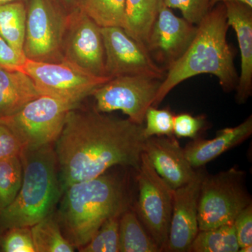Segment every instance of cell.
<instances>
[{
  "label": "cell",
  "instance_id": "cell-1",
  "mask_svg": "<svg viewBox=\"0 0 252 252\" xmlns=\"http://www.w3.org/2000/svg\"><path fill=\"white\" fill-rule=\"evenodd\" d=\"M77 107L67 113L54 145L63 189L114 167L137 171L147 140L144 125L107 115L94 107Z\"/></svg>",
  "mask_w": 252,
  "mask_h": 252
},
{
  "label": "cell",
  "instance_id": "cell-2",
  "mask_svg": "<svg viewBox=\"0 0 252 252\" xmlns=\"http://www.w3.org/2000/svg\"><path fill=\"white\" fill-rule=\"evenodd\" d=\"M110 170L63 189L56 214L63 235L76 250L89 243L106 220L132 208L127 173Z\"/></svg>",
  "mask_w": 252,
  "mask_h": 252
},
{
  "label": "cell",
  "instance_id": "cell-3",
  "mask_svg": "<svg viewBox=\"0 0 252 252\" xmlns=\"http://www.w3.org/2000/svg\"><path fill=\"white\" fill-rule=\"evenodd\" d=\"M228 28L225 4L218 3L197 25L196 34L185 54L165 72L153 107H157L181 83L200 74L217 77L225 92L236 88L238 76L227 41Z\"/></svg>",
  "mask_w": 252,
  "mask_h": 252
},
{
  "label": "cell",
  "instance_id": "cell-4",
  "mask_svg": "<svg viewBox=\"0 0 252 252\" xmlns=\"http://www.w3.org/2000/svg\"><path fill=\"white\" fill-rule=\"evenodd\" d=\"M54 144L21 151L22 185L9 206L0 210V234L15 227H31L56 211L62 196Z\"/></svg>",
  "mask_w": 252,
  "mask_h": 252
},
{
  "label": "cell",
  "instance_id": "cell-5",
  "mask_svg": "<svg viewBox=\"0 0 252 252\" xmlns=\"http://www.w3.org/2000/svg\"><path fill=\"white\" fill-rule=\"evenodd\" d=\"M77 106L63 99L40 95L14 114L0 117V124L14 134L22 150L40 148L55 143L67 113Z\"/></svg>",
  "mask_w": 252,
  "mask_h": 252
},
{
  "label": "cell",
  "instance_id": "cell-6",
  "mask_svg": "<svg viewBox=\"0 0 252 252\" xmlns=\"http://www.w3.org/2000/svg\"><path fill=\"white\" fill-rule=\"evenodd\" d=\"M250 204L245 172L232 167L217 175H204L198 200L199 230L233 223Z\"/></svg>",
  "mask_w": 252,
  "mask_h": 252
},
{
  "label": "cell",
  "instance_id": "cell-7",
  "mask_svg": "<svg viewBox=\"0 0 252 252\" xmlns=\"http://www.w3.org/2000/svg\"><path fill=\"white\" fill-rule=\"evenodd\" d=\"M23 54L46 63L63 61V36L68 14L56 0H27Z\"/></svg>",
  "mask_w": 252,
  "mask_h": 252
},
{
  "label": "cell",
  "instance_id": "cell-8",
  "mask_svg": "<svg viewBox=\"0 0 252 252\" xmlns=\"http://www.w3.org/2000/svg\"><path fill=\"white\" fill-rule=\"evenodd\" d=\"M136 214L149 235L165 251L171 223L174 189L154 170L145 153L137 170Z\"/></svg>",
  "mask_w": 252,
  "mask_h": 252
},
{
  "label": "cell",
  "instance_id": "cell-9",
  "mask_svg": "<svg viewBox=\"0 0 252 252\" xmlns=\"http://www.w3.org/2000/svg\"><path fill=\"white\" fill-rule=\"evenodd\" d=\"M21 70L31 78L40 95L77 104L110 79L92 75L64 61L46 63L27 59Z\"/></svg>",
  "mask_w": 252,
  "mask_h": 252
},
{
  "label": "cell",
  "instance_id": "cell-10",
  "mask_svg": "<svg viewBox=\"0 0 252 252\" xmlns=\"http://www.w3.org/2000/svg\"><path fill=\"white\" fill-rule=\"evenodd\" d=\"M162 80L142 76L112 78L91 92L94 107L99 112L121 111L135 124L144 125Z\"/></svg>",
  "mask_w": 252,
  "mask_h": 252
},
{
  "label": "cell",
  "instance_id": "cell-11",
  "mask_svg": "<svg viewBox=\"0 0 252 252\" xmlns=\"http://www.w3.org/2000/svg\"><path fill=\"white\" fill-rule=\"evenodd\" d=\"M62 53L63 61L92 75L107 77L101 28L79 8L68 14Z\"/></svg>",
  "mask_w": 252,
  "mask_h": 252
},
{
  "label": "cell",
  "instance_id": "cell-12",
  "mask_svg": "<svg viewBox=\"0 0 252 252\" xmlns=\"http://www.w3.org/2000/svg\"><path fill=\"white\" fill-rule=\"evenodd\" d=\"M105 51V74L110 78L142 76L162 80L165 71L149 54L147 48L122 28H101Z\"/></svg>",
  "mask_w": 252,
  "mask_h": 252
},
{
  "label": "cell",
  "instance_id": "cell-13",
  "mask_svg": "<svg viewBox=\"0 0 252 252\" xmlns=\"http://www.w3.org/2000/svg\"><path fill=\"white\" fill-rule=\"evenodd\" d=\"M197 26L176 16L162 3L144 46L165 71L180 59L193 41Z\"/></svg>",
  "mask_w": 252,
  "mask_h": 252
},
{
  "label": "cell",
  "instance_id": "cell-14",
  "mask_svg": "<svg viewBox=\"0 0 252 252\" xmlns=\"http://www.w3.org/2000/svg\"><path fill=\"white\" fill-rule=\"evenodd\" d=\"M205 174L196 171L187 185L174 190L171 223L165 251L187 252L199 232L198 210Z\"/></svg>",
  "mask_w": 252,
  "mask_h": 252
},
{
  "label": "cell",
  "instance_id": "cell-15",
  "mask_svg": "<svg viewBox=\"0 0 252 252\" xmlns=\"http://www.w3.org/2000/svg\"><path fill=\"white\" fill-rule=\"evenodd\" d=\"M144 153L156 172L174 190L187 185L196 174L173 136L149 137L144 144Z\"/></svg>",
  "mask_w": 252,
  "mask_h": 252
},
{
  "label": "cell",
  "instance_id": "cell-16",
  "mask_svg": "<svg viewBox=\"0 0 252 252\" xmlns=\"http://www.w3.org/2000/svg\"><path fill=\"white\" fill-rule=\"evenodd\" d=\"M227 22L238 39L241 71L236 88V100L244 104L252 94V7L238 1L223 3Z\"/></svg>",
  "mask_w": 252,
  "mask_h": 252
},
{
  "label": "cell",
  "instance_id": "cell-17",
  "mask_svg": "<svg viewBox=\"0 0 252 252\" xmlns=\"http://www.w3.org/2000/svg\"><path fill=\"white\" fill-rule=\"evenodd\" d=\"M252 133V117L233 127H227L218 132L212 140L197 138L184 149L186 157L193 168L203 166L209 162L236 147L248 139Z\"/></svg>",
  "mask_w": 252,
  "mask_h": 252
},
{
  "label": "cell",
  "instance_id": "cell-18",
  "mask_svg": "<svg viewBox=\"0 0 252 252\" xmlns=\"http://www.w3.org/2000/svg\"><path fill=\"white\" fill-rule=\"evenodd\" d=\"M39 96L28 74L0 66V117L14 114Z\"/></svg>",
  "mask_w": 252,
  "mask_h": 252
},
{
  "label": "cell",
  "instance_id": "cell-19",
  "mask_svg": "<svg viewBox=\"0 0 252 252\" xmlns=\"http://www.w3.org/2000/svg\"><path fill=\"white\" fill-rule=\"evenodd\" d=\"M161 252L135 211L128 209L119 220V252Z\"/></svg>",
  "mask_w": 252,
  "mask_h": 252
},
{
  "label": "cell",
  "instance_id": "cell-20",
  "mask_svg": "<svg viewBox=\"0 0 252 252\" xmlns=\"http://www.w3.org/2000/svg\"><path fill=\"white\" fill-rule=\"evenodd\" d=\"M162 3V0H126V32L144 45Z\"/></svg>",
  "mask_w": 252,
  "mask_h": 252
},
{
  "label": "cell",
  "instance_id": "cell-21",
  "mask_svg": "<svg viewBox=\"0 0 252 252\" xmlns=\"http://www.w3.org/2000/svg\"><path fill=\"white\" fill-rule=\"evenodd\" d=\"M31 228L35 252L75 251V248L63 234L56 210Z\"/></svg>",
  "mask_w": 252,
  "mask_h": 252
},
{
  "label": "cell",
  "instance_id": "cell-22",
  "mask_svg": "<svg viewBox=\"0 0 252 252\" xmlns=\"http://www.w3.org/2000/svg\"><path fill=\"white\" fill-rule=\"evenodd\" d=\"M26 26V1L0 4V35L21 54H23Z\"/></svg>",
  "mask_w": 252,
  "mask_h": 252
},
{
  "label": "cell",
  "instance_id": "cell-23",
  "mask_svg": "<svg viewBox=\"0 0 252 252\" xmlns=\"http://www.w3.org/2000/svg\"><path fill=\"white\" fill-rule=\"evenodd\" d=\"M78 8L100 28L125 29L126 0H79Z\"/></svg>",
  "mask_w": 252,
  "mask_h": 252
},
{
  "label": "cell",
  "instance_id": "cell-24",
  "mask_svg": "<svg viewBox=\"0 0 252 252\" xmlns=\"http://www.w3.org/2000/svg\"><path fill=\"white\" fill-rule=\"evenodd\" d=\"M240 246L233 223L199 230L189 252H238Z\"/></svg>",
  "mask_w": 252,
  "mask_h": 252
},
{
  "label": "cell",
  "instance_id": "cell-25",
  "mask_svg": "<svg viewBox=\"0 0 252 252\" xmlns=\"http://www.w3.org/2000/svg\"><path fill=\"white\" fill-rule=\"evenodd\" d=\"M23 176L20 155L0 159V210L16 198L22 185Z\"/></svg>",
  "mask_w": 252,
  "mask_h": 252
},
{
  "label": "cell",
  "instance_id": "cell-26",
  "mask_svg": "<svg viewBox=\"0 0 252 252\" xmlns=\"http://www.w3.org/2000/svg\"><path fill=\"white\" fill-rule=\"evenodd\" d=\"M109 219L101 225L90 241L79 249L81 252H119V220Z\"/></svg>",
  "mask_w": 252,
  "mask_h": 252
},
{
  "label": "cell",
  "instance_id": "cell-27",
  "mask_svg": "<svg viewBox=\"0 0 252 252\" xmlns=\"http://www.w3.org/2000/svg\"><path fill=\"white\" fill-rule=\"evenodd\" d=\"M174 117L175 116L168 109L150 106L144 118V134L146 138L153 136L173 135Z\"/></svg>",
  "mask_w": 252,
  "mask_h": 252
},
{
  "label": "cell",
  "instance_id": "cell-28",
  "mask_svg": "<svg viewBox=\"0 0 252 252\" xmlns=\"http://www.w3.org/2000/svg\"><path fill=\"white\" fill-rule=\"evenodd\" d=\"M1 252H35L31 227H15L0 234Z\"/></svg>",
  "mask_w": 252,
  "mask_h": 252
},
{
  "label": "cell",
  "instance_id": "cell-29",
  "mask_svg": "<svg viewBox=\"0 0 252 252\" xmlns=\"http://www.w3.org/2000/svg\"><path fill=\"white\" fill-rule=\"evenodd\" d=\"M170 9L180 10L185 19L192 24H198L212 9V0H162Z\"/></svg>",
  "mask_w": 252,
  "mask_h": 252
},
{
  "label": "cell",
  "instance_id": "cell-30",
  "mask_svg": "<svg viewBox=\"0 0 252 252\" xmlns=\"http://www.w3.org/2000/svg\"><path fill=\"white\" fill-rule=\"evenodd\" d=\"M201 117H195L189 114H181L174 117L173 134L177 137L195 139L203 127Z\"/></svg>",
  "mask_w": 252,
  "mask_h": 252
},
{
  "label": "cell",
  "instance_id": "cell-31",
  "mask_svg": "<svg viewBox=\"0 0 252 252\" xmlns=\"http://www.w3.org/2000/svg\"><path fill=\"white\" fill-rule=\"evenodd\" d=\"M233 225L240 248L252 245V204L239 214L233 222Z\"/></svg>",
  "mask_w": 252,
  "mask_h": 252
},
{
  "label": "cell",
  "instance_id": "cell-32",
  "mask_svg": "<svg viewBox=\"0 0 252 252\" xmlns=\"http://www.w3.org/2000/svg\"><path fill=\"white\" fill-rule=\"evenodd\" d=\"M25 55L18 52L0 35V66L6 69L21 70L26 61Z\"/></svg>",
  "mask_w": 252,
  "mask_h": 252
},
{
  "label": "cell",
  "instance_id": "cell-33",
  "mask_svg": "<svg viewBox=\"0 0 252 252\" xmlns=\"http://www.w3.org/2000/svg\"><path fill=\"white\" fill-rule=\"evenodd\" d=\"M22 147L9 128L0 124V159L21 154Z\"/></svg>",
  "mask_w": 252,
  "mask_h": 252
},
{
  "label": "cell",
  "instance_id": "cell-34",
  "mask_svg": "<svg viewBox=\"0 0 252 252\" xmlns=\"http://www.w3.org/2000/svg\"><path fill=\"white\" fill-rule=\"evenodd\" d=\"M56 2L67 13L70 14L78 8L79 0H56Z\"/></svg>",
  "mask_w": 252,
  "mask_h": 252
},
{
  "label": "cell",
  "instance_id": "cell-35",
  "mask_svg": "<svg viewBox=\"0 0 252 252\" xmlns=\"http://www.w3.org/2000/svg\"><path fill=\"white\" fill-rule=\"evenodd\" d=\"M228 1H238L252 7V0H212V7L213 8L218 3H225Z\"/></svg>",
  "mask_w": 252,
  "mask_h": 252
},
{
  "label": "cell",
  "instance_id": "cell-36",
  "mask_svg": "<svg viewBox=\"0 0 252 252\" xmlns=\"http://www.w3.org/2000/svg\"><path fill=\"white\" fill-rule=\"evenodd\" d=\"M252 245H248V246L244 247V248H240L239 252H252Z\"/></svg>",
  "mask_w": 252,
  "mask_h": 252
},
{
  "label": "cell",
  "instance_id": "cell-37",
  "mask_svg": "<svg viewBox=\"0 0 252 252\" xmlns=\"http://www.w3.org/2000/svg\"><path fill=\"white\" fill-rule=\"evenodd\" d=\"M27 0H0V4H6V3L14 2V1H26Z\"/></svg>",
  "mask_w": 252,
  "mask_h": 252
},
{
  "label": "cell",
  "instance_id": "cell-38",
  "mask_svg": "<svg viewBox=\"0 0 252 252\" xmlns=\"http://www.w3.org/2000/svg\"><path fill=\"white\" fill-rule=\"evenodd\" d=\"M0 252H1V246H0Z\"/></svg>",
  "mask_w": 252,
  "mask_h": 252
}]
</instances>
